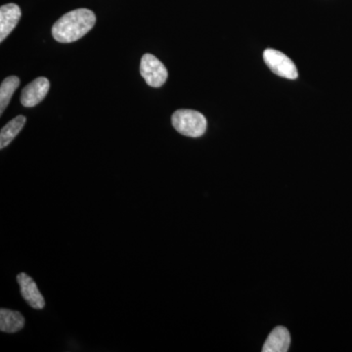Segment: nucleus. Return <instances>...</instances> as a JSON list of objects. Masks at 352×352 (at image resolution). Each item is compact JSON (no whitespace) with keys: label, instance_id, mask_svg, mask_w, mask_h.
Instances as JSON below:
<instances>
[{"label":"nucleus","instance_id":"obj_1","mask_svg":"<svg viewBox=\"0 0 352 352\" xmlns=\"http://www.w3.org/2000/svg\"><path fill=\"white\" fill-rule=\"evenodd\" d=\"M96 23V16L87 8L76 9L62 16L53 25V38L58 43H69L85 36Z\"/></svg>","mask_w":352,"mask_h":352},{"label":"nucleus","instance_id":"obj_2","mask_svg":"<svg viewBox=\"0 0 352 352\" xmlns=\"http://www.w3.org/2000/svg\"><path fill=\"white\" fill-rule=\"evenodd\" d=\"M171 124L176 131L187 138H201L207 131L205 116L194 110H178L171 117Z\"/></svg>","mask_w":352,"mask_h":352},{"label":"nucleus","instance_id":"obj_3","mask_svg":"<svg viewBox=\"0 0 352 352\" xmlns=\"http://www.w3.org/2000/svg\"><path fill=\"white\" fill-rule=\"evenodd\" d=\"M140 75L150 87H163L168 80V72L164 65L154 55H143L140 62Z\"/></svg>","mask_w":352,"mask_h":352},{"label":"nucleus","instance_id":"obj_4","mask_svg":"<svg viewBox=\"0 0 352 352\" xmlns=\"http://www.w3.org/2000/svg\"><path fill=\"white\" fill-rule=\"evenodd\" d=\"M263 59L275 75L289 80H296L298 78V69L295 63L284 53L270 48L264 51Z\"/></svg>","mask_w":352,"mask_h":352},{"label":"nucleus","instance_id":"obj_5","mask_svg":"<svg viewBox=\"0 0 352 352\" xmlns=\"http://www.w3.org/2000/svg\"><path fill=\"white\" fill-rule=\"evenodd\" d=\"M50 82L46 78H36L22 90L21 103L28 108L34 107L45 98L50 91Z\"/></svg>","mask_w":352,"mask_h":352},{"label":"nucleus","instance_id":"obj_6","mask_svg":"<svg viewBox=\"0 0 352 352\" xmlns=\"http://www.w3.org/2000/svg\"><path fill=\"white\" fill-rule=\"evenodd\" d=\"M17 281L19 283L21 295L29 303L30 307L34 309H43L45 300L34 279L25 273H20L17 276Z\"/></svg>","mask_w":352,"mask_h":352},{"label":"nucleus","instance_id":"obj_7","mask_svg":"<svg viewBox=\"0 0 352 352\" xmlns=\"http://www.w3.org/2000/svg\"><path fill=\"white\" fill-rule=\"evenodd\" d=\"M20 7L15 3H9L0 8V43L12 32L21 19Z\"/></svg>","mask_w":352,"mask_h":352},{"label":"nucleus","instance_id":"obj_8","mask_svg":"<svg viewBox=\"0 0 352 352\" xmlns=\"http://www.w3.org/2000/svg\"><path fill=\"white\" fill-rule=\"evenodd\" d=\"M291 344V336L283 326H278L268 336L263 347V352H287Z\"/></svg>","mask_w":352,"mask_h":352},{"label":"nucleus","instance_id":"obj_9","mask_svg":"<svg viewBox=\"0 0 352 352\" xmlns=\"http://www.w3.org/2000/svg\"><path fill=\"white\" fill-rule=\"evenodd\" d=\"M25 326V318L19 311L1 308L0 309V331L3 333L19 332Z\"/></svg>","mask_w":352,"mask_h":352},{"label":"nucleus","instance_id":"obj_10","mask_svg":"<svg viewBox=\"0 0 352 352\" xmlns=\"http://www.w3.org/2000/svg\"><path fill=\"white\" fill-rule=\"evenodd\" d=\"M27 119L24 116H18L2 127L0 132V149H4L15 139L24 127Z\"/></svg>","mask_w":352,"mask_h":352},{"label":"nucleus","instance_id":"obj_11","mask_svg":"<svg viewBox=\"0 0 352 352\" xmlns=\"http://www.w3.org/2000/svg\"><path fill=\"white\" fill-rule=\"evenodd\" d=\"M20 85V78L18 76H11L6 78L0 87V115L3 113L12 98L14 92Z\"/></svg>","mask_w":352,"mask_h":352}]
</instances>
